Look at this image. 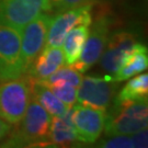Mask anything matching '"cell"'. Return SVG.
Listing matches in <instances>:
<instances>
[{
    "instance_id": "1",
    "label": "cell",
    "mask_w": 148,
    "mask_h": 148,
    "mask_svg": "<svg viewBox=\"0 0 148 148\" xmlns=\"http://www.w3.org/2000/svg\"><path fill=\"white\" fill-rule=\"evenodd\" d=\"M27 104L24 116L19 124H16V130L12 134H8V139L2 143L3 147H23V146H34L36 144H45L49 146L48 137L51 132V124L53 116L31 97Z\"/></svg>"
},
{
    "instance_id": "2",
    "label": "cell",
    "mask_w": 148,
    "mask_h": 148,
    "mask_svg": "<svg viewBox=\"0 0 148 148\" xmlns=\"http://www.w3.org/2000/svg\"><path fill=\"white\" fill-rule=\"evenodd\" d=\"M147 99L115 102L106 114L104 131L108 136L131 135L147 128Z\"/></svg>"
},
{
    "instance_id": "3",
    "label": "cell",
    "mask_w": 148,
    "mask_h": 148,
    "mask_svg": "<svg viewBox=\"0 0 148 148\" xmlns=\"http://www.w3.org/2000/svg\"><path fill=\"white\" fill-rule=\"evenodd\" d=\"M32 78L27 74L0 85V119L10 125L19 124L31 100Z\"/></svg>"
},
{
    "instance_id": "4",
    "label": "cell",
    "mask_w": 148,
    "mask_h": 148,
    "mask_svg": "<svg viewBox=\"0 0 148 148\" xmlns=\"http://www.w3.org/2000/svg\"><path fill=\"white\" fill-rule=\"evenodd\" d=\"M25 74L21 55V33L0 23V80L16 79Z\"/></svg>"
},
{
    "instance_id": "5",
    "label": "cell",
    "mask_w": 148,
    "mask_h": 148,
    "mask_svg": "<svg viewBox=\"0 0 148 148\" xmlns=\"http://www.w3.org/2000/svg\"><path fill=\"white\" fill-rule=\"evenodd\" d=\"M117 86L119 82L109 74L104 77H82L77 90V101L80 104L106 111L111 106Z\"/></svg>"
},
{
    "instance_id": "6",
    "label": "cell",
    "mask_w": 148,
    "mask_h": 148,
    "mask_svg": "<svg viewBox=\"0 0 148 148\" xmlns=\"http://www.w3.org/2000/svg\"><path fill=\"white\" fill-rule=\"evenodd\" d=\"M49 10V0H0V23L21 33L29 22Z\"/></svg>"
},
{
    "instance_id": "7",
    "label": "cell",
    "mask_w": 148,
    "mask_h": 148,
    "mask_svg": "<svg viewBox=\"0 0 148 148\" xmlns=\"http://www.w3.org/2000/svg\"><path fill=\"white\" fill-rule=\"evenodd\" d=\"M91 24L92 27L89 31V35L81 51L79 59L75 64L70 65L81 74L86 73L98 62L110 37L111 21L109 16H99Z\"/></svg>"
},
{
    "instance_id": "8",
    "label": "cell",
    "mask_w": 148,
    "mask_h": 148,
    "mask_svg": "<svg viewBox=\"0 0 148 148\" xmlns=\"http://www.w3.org/2000/svg\"><path fill=\"white\" fill-rule=\"evenodd\" d=\"M91 11L92 5H85L59 12L56 16H52L46 35L45 46H62L64 38L75 27L81 24L90 27L92 23Z\"/></svg>"
},
{
    "instance_id": "9",
    "label": "cell",
    "mask_w": 148,
    "mask_h": 148,
    "mask_svg": "<svg viewBox=\"0 0 148 148\" xmlns=\"http://www.w3.org/2000/svg\"><path fill=\"white\" fill-rule=\"evenodd\" d=\"M52 16L43 12L30 21L21 31V55L27 74L37 55L42 52L46 42L48 27Z\"/></svg>"
},
{
    "instance_id": "10",
    "label": "cell",
    "mask_w": 148,
    "mask_h": 148,
    "mask_svg": "<svg viewBox=\"0 0 148 148\" xmlns=\"http://www.w3.org/2000/svg\"><path fill=\"white\" fill-rule=\"evenodd\" d=\"M73 122L80 143L92 144L100 137L106 124V111L85 104L73 106Z\"/></svg>"
},
{
    "instance_id": "11",
    "label": "cell",
    "mask_w": 148,
    "mask_h": 148,
    "mask_svg": "<svg viewBox=\"0 0 148 148\" xmlns=\"http://www.w3.org/2000/svg\"><path fill=\"white\" fill-rule=\"evenodd\" d=\"M136 43V36L131 32L120 31L109 37L103 53L101 54V67L109 75L116 73L125 55Z\"/></svg>"
},
{
    "instance_id": "12",
    "label": "cell",
    "mask_w": 148,
    "mask_h": 148,
    "mask_svg": "<svg viewBox=\"0 0 148 148\" xmlns=\"http://www.w3.org/2000/svg\"><path fill=\"white\" fill-rule=\"evenodd\" d=\"M65 55L62 46H44L27 74L33 79H44L65 66Z\"/></svg>"
},
{
    "instance_id": "13",
    "label": "cell",
    "mask_w": 148,
    "mask_h": 148,
    "mask_svg": "<svg viewBox=\"0 0 148 148\" xmlns=\"http://www.w3.org/2000/svg\"><path fill=\"white\" fill-rule=\"evenodd\" d=\"M147 47L143 44L136 42L133 45V47L128 51V53L125 55L121 66L112 77H113V80H115L117 82H122L140 73H144L147 69Z\"/></svg>"
},
{
    "instance_id": "14",
    "label": "cell",
    "mask_w": 148,
    "mask_h": 148,
    "mask_svg": "<svg viewBox=\"0 0 148 148\" xmlns=\"http://www.w3.org/2000/svg\"><path fill=\"white\" fill-rule=\"evenodd\" d=\"M48 142L53 146H66L78 142L73 122V108L62 115L52 119Z\"/></svg>"
},
{
    "instance_id": "15",
    "label": "cell",
    "mask_w": 148,
    "mask_h": 148,
    "mask_svg": "<svg viewBox=\"0 0 148 148\" xmlns=\"http://www.w3.org/2000/svg\"><path fill=\"white\" fill-rule=\"evenodd\" d=\"M89 25L81 24L70 30L64 38L62 46L65 55V62L67 63V65L70 66L79 59L81 51L89 35Z\"/></svg>"
},
{
    "instance_id": "16",
    "label": "cell",
    "mask_w": 148,
    "mask_h": 148,
    "mask_svg": "<svg viewBox=\"0 0 148 148\" xmlns=\"http://www.w3.org/2000/svg\"><path fill=\"white\" fill-rule=\"evenodd\" d=\"M31 92L32 97L53 117L59 116L69 110L68 108L54 95L53 91L49 89L47 86L43 85L40 81L33 79V78H32Z\"/></svg>"
},
{
    "instance_id": "17",
    "label": "cell",
    "mask_w": 148,
    "mask_h": 148,
    "mask_svg": "<svg viewBox=\"0 0 148 148\" xmlns=\"http://www.w3.org/2000/svg\"><path fill=\"white\" fill-rule=\"evenodd\" d=\"M148 95V75L140 74L134 76L124 86L119 95L115 97V102H125L147 99Z\"/></svg>"
},
{
    "instance_id": "18",
    "label": "cell",
    "mask_w": 148,
    "mask_h": 148,
    "mask_svg": "<svg viewBox=\"0 0 148 148\" xmlns=\"http://www.w3.org/2000/svg\"><path fill=\"white\" fill-rule=\"evenodd\" d=\"M82 79V74L79 73L77 69H75L73 66H67V67H62L57 69L55 73L49 75L48 77L44 79H35L40 81L41 84L45 86H49L56 84V82H65L69 85L74 86L76 88H78Z\"/></svg>"
},
{
    "instance_id": "19",
    "label": "cell",
    "mask_w": 148,
    "mask_h": 148,
    "mask_svg": "<svg viewBox=\"0 0 148 148\" xmlns=\"http://www.w3.org/2000/svg\"><path fill=\"white\" fill-rule=\"evenodd\" d=\"M47 87L68 109L73 108L76 104L78 88L69 85V84H65V82H56V84L49 85Z\"/></svg>"
},
{
    "instance_id": "20",
    "label": "cell",
    "mask_w": 148,
    "mask_h": 148,
    "mask_svg": "<svg viewBox=\"0 0 148 148\" xmlns=\"http://www.w3.org/2000/svg\"><path fill=\"white\" fill-rule=\"evenodd\" d=\"M49 2H51V9L59 13L77 7L91 5L95 2V0H49Z\"/></svg>"
},
{
    "instance_id": "21",
    "label": "cell",
    "mask_w": 148,
    "mask_h": 148,
    "mask_svg": "<svg viewBox=\"0 0 148 148\" xmlns=\"http://www.w3.org/2000/svg\"><path fill=\"white\" fill-rule=\"evenodd\" d=\"M100 143V147L106 148H134L131 135H114Z\"/></svg>"
},
{
    "instance_id": "22",
    "label": "cell",
    "mask_w": 148,
    "mask_h": 148,
    "mask_svg": "<svg viewBox=\"0 0 148 148\" xmlns=\"http://www.w3.org/2000/svg\"><path fill=\"white\" fill-rule=\"evenodd\" d=\"M131 137H132L134 148H144L148 146L147 128H144V130H140L134 134H131Z\"/></svg>"
},
{
    "instance_id": "23",
    "label": "cell",
    "mask_w": 148,
    "mask_h": 148,
    "mask_svg": "<svg viewBox=\"0 0 148 148\" xmlns=\"http://www.w3.org/2000/svg\"><path fill=\"white\" fill-rule=\"evenodd\" d=\"M11 126L10 124H8L7 122H5L3 120L0 119V140L3 139L5 137H7V135L10 133Z\"/></svg>"
}]
</instances>
